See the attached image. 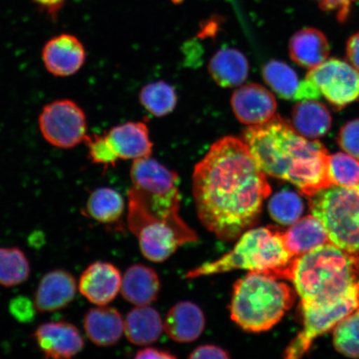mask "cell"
<instances>
[{"label": "cell", "instance_id": "obj_1", "mask_svg": "<svg viewBox=\"0 0 359 359\" xmlns=\"http://www.w3.org/2000/svg\"><path fill=\"white\" fill-rule=\"evenodd\" d=\"M192 188L200 222L226 242L257 223L271 192L245 143L232 136L219 139L196 165Z\"/></svg>", "mask_w": 359, "mask_h": 359}, {"label": "cell", "instance_id": "obj_2", "mask_svg": "<svg viewBox=\"0 0 359 359\" xmlns=\"http://www.w3.org/2000/svg\"><path fill=\"white\" fill-rule=\"evenodd\" d=\"M128 191V222L142 253L163 262L178 247L197 241L180 215L181 194L176 172L151 157L133 161Z\"/></svg>", "mask_w": 359, "mask_h": 359}, {"label": "cell", "instance_id": "obj_3", "mask_svg": "<svg viewBox=\"0 0 359 359\" xmlns=\"http://www.w3.org/2000/svg\"><path fill=\"white\" fill-rule=\"evenodd\" d=\"M241 139L268 176L293 184L309 197L331 187L325 147L302 136L280 116L276 115L262 124L249 126Z\"/></svg>", "mask_w": 359, "mask_h": 359}, {"label": "cell", "instance_id": "obj_4", "mask_svg": "<svg viewBox=\"0 0 359 359\" xmlns=\"http://www.w3.org/2000/svg\"><path fill=\"white\" fill-rule=\"evenodd\" d=\"M288 280L293 283L302 304L335 302L359 289V255L329 242L296 257Z\"/></svg>", "mask_w": 359, "mask_h": 359}, {"label": "cell", "instance_id": "obj_5", "mask_svg": "<svg viewBox=\"0 0 359 359\" xmlns=\"http://www.w3.org/2000/svg\"><path fill=\"white\" fill-rule=\"evenodd\" d=\"M230 252L215 262L201 264L187 272V279L245 269L277 279L288 280L295 258L286 248L283 232L276 227L250 228L237 239Z\"/></svg>", "mask_w": 359, "mask_h": 359}, {"label": "cell", "instance_id": "obj_6", "mask_svg": "<svg viewBox=\"0 0 359 359\" xmlns=\"http://www.w3.org/2000/svg\"><path fill=\"white\" fill-rule=\"evenodd\" d=\"M294 299V290L277 278L249 272L233 287L231 320L245 331H267L281 320Z\"/></svg>", "mask_w": 359, "mask_h": 359}, {"label": "cell", "instance_id": "obj_7", "mask_svg": "<svg viewBox=\"0 0 359 359\" xmlns=\"http://www.w3.org/2000/svg\"><path fill=\"white\" fill-rule=\"evenodd\" d=\"M309 198L312 215L325 226L330 243L359 255V184L331 186Z\"/></svg>", "mask_w": 359, "mask_h": 359}, {"label": "cell", "instance_id": "obj_8", "mask_svg": "<svg viewBox=\"0 0 359 359\" xmlns=\"http://www.w3.org/2000/svg\"><path fill=\"white\" fill-rule=\"evenodd\" d=\"M84 142L88 159L105 168L114 167L119 160L151 157L154 147L147 125L132 122L116 126L103 135H88Z\"/></svg>", "mask_w": 359, "mask_h": 359}, {"label": "cell", "instance_id": "obj_9", "mask_svg": "<svg viewBox=\"0 0 359 359\" xmlns=\"http://www.w3.org/2000/svg\"><path fill=\"white\" fill-rule=\"evenodd\" d=\"M38 123L44 140L60 149H73L88 135L85 111L69 98L48 102L40 112Z\"/></svg>", "mask_w": 359, "mask_h": 359}, {"label": "cell", "instance_id": "obj_10", "mask_svg": "<svg viewBox=\"0 0 359 359\" xmlns=\"http://www.w3.org/2000/svg\"><path fill=\"white\" fill-rule=\"evenodd\" d=\"M359 309V289L346 297L326 304H302L303 330L285 350V358L297 359L308 351L313 340L333 329L341 320Z\"/></svg>", "mask_w": 359, "mask_h": 359}, {"label": "cell", "instance_id": "obj_11", "mask_svg": "<svg viewBox=\"0 0 359 359\" xmlns=\"http://www.w3.org/2000/svg\"><path fill=\"white\" fill-rule=\"evenodd\" d=\"M306 79L337 109L359 100V71L347 62L331 58L309 70Z\"/></svg>", "mask_w": 359, "mask_h": 359}, {"label": "cell", "instance_id": "obj_12", "mask_svg": "<svg viewBox=\"0 0 359 359\" xmlns=\"http://www.w3.org/2000/svg\"><path fill=\"white\" fill-rule=\"evenodd\" d=\"M86 49L74 34L53 36L44 43L41 57L45 69L57 78H69L79 73L86 62Z\"/></svg>", "mask_w": 359, "mask_h": 359}, {"label": "cell", "instance_id": "obj_13", "mask_svg": "<svg viewBox=\"0 0 359 359\" xmlns=\"http://www.w3.org/2000/svg\"><path fill=\"white\" fill-rule=\"evenodd\" d=\"M33 338L47 358H71L84 348V340L78 327L66 321L43 323L36 329Z\"/></svg>", "mask_w": 359, "mask_h": 359}, {"label": "cell", "instance_id": "obj_14", "mask_svg": "<svg viewBox=\"0 0 359 359\" xmlns=\"http://www.w3.org/2000/svg\"><path fill=\"white\" fill-rule=\"evenodd\" d=\"M231 106L236 118L248 126L268 122L276 116L277 109L275 96L257 83L236 89L231 97Z\"/></svg>", "mask_w": 359, "mask_h": 359}, {"label": "cell", "instance_id": "obj_15", "mask_svg": "<svg viewBox=\"0 0 359 359\" xmlns=\"http://www.w3.org/2000/svg\"><path fill=\"white\" fill-rule=\"evenodd\" d=\"M123 277L109 262H94L80 276L79 290L89 302L101 306L114 300L121 290Z\"/></svg>", "mask_w": 359, "mask_h": 359}, {"label": "cell", "instance_id": "obj_16", "mask_svg": "<svg viewBox=\"0 0 359 359\" xmlns=\"http://www.w3.org/2000/svg\"><path fill=\"white\" fill-rule=\"evenodd\" d=\"M77 281L69 271L57 269L49 271L39 281L34 294V304L40 313H53L65 309L77 294Z\"/></svg>", "mask_w": 359, "mask_h": 359}, {"label": "cell", "instance_id": "obj_17", "mask_svg": "<svg viewBox=\"0 0 359 359\" xmlns=\"http://www.w3.org/2000/svg\"><path fill=\"white\" fill-rule=\"evenodd\" d=\"M263 77L278 96L285 100H317L321 94L311 81L299 80L296 72L285 62L272 60L263 69Z\"/></svg>", "mask_w": 359, "mask_h": 359}, {"label": "cell", "instance_id": "obj_18", "mask_svg": "<svg viewBox=\"0 0 359 359\" xmlns=\"http://www.w3.org/2000/svg\"><path fill=\"white\" fill-rule=\"evenodd\" d=\"M83 327L92 343L98 347H110L122 338L124 320L116 309L101 305L85 314Z\"/></svg>", "mask_w": 359, "mask_h": 359}, {"label": "cell", "instance_id": "obj_19", "mask_svg": "<svg viewBox=\"0 0 359 359\" xmlns=\"http://www.w3.org/2000/svg\"><path fill=\"white\" fill-rule=\"evenodd\" d=\"M205 318L199 306L182 302L170 309L164 322V330L177 343H191L203 333Z\"/></svg>", "mask_w": 359, "mask_h": 359}, {"label": "cell", "instance_id": "obj_20", "mask_svg": "<svg viewBox=\"0 0 359 359\" xmlns=\"http://www.w3.org/2000/svg\"><path fill=\"white\" fill-rule=\"evenodd\" d=\"M160 289L159 277L154 269L134 264L124 273L120 291L127 302L140 306L154 303Z\"/></svg>", "mask_w": 359, "mask_h": 359}, {"label": "cell", "instance_id": "obj_21", "mask_svg": "<svg viewBox=\"0 0 359 359\" xmlns=\"http://www.w3.org/2000/svg\"><path fill=\"white\" fill-rule=\"evenodd\" d=\"M290 55L299 66L312 69L326 61L330 46L326 36L313 28L299 30L289 45Z\"/></svg>", "mask_w": 359, "mask_h": 359}, {"label": "cell", "instance_id": "obj_22", "mask_svg": "<svg viewBox=\"0 0 359 359\" xmlns=\"http://www.w3.org/2000/svg\"><path fill=\"white\" fill-rule=\"evenodd\" d=\"M164 331V322L155 309L149 305L135 307L124 320V334L138 346L154 344Z\"/></svg>", "mask_w": 359, "mask_h": 359}, {"label": "cell", "instance_id": "obj_23", "mask_svg": "<svg viewBox=\"0 0 359 359\" xmlns=\"http://www.w3.org/2000/svg\"><path fill=\"white\" fill-rule=\"evenodd\" d=\"M208 70L218 86L224 88L240 87L249 74V62L235 48H223L210 61Z\"/></svg>", "mask_w": 359, "mask_h": 359}, {"label": "cell", "instance_id": "obj_24", "mask_svg": "<svg viewBox=\"0 0 359 359\" xmlns=\"http://www.w3.org/2000/svg\"><path fill=\"white\" fill-rule=\"evenodd\" d=\"M283 238L286 248L294 257L330 242L325 226L313 215L291 224L288 230L283 232Z\"/></svg>", "mask_w": 359, "mask_h": 359}, {"label": "cell", "instance_id": "obj_25", "mask_svg": "<svg viewBox=\"0 0 359 359\" xmlns=\"http://www.w3.org/2000/svg\"><path fill=\"white\" fill-rule=\"evenodd\" d=\"M291 124L302 136L313 140L324 137L330 131L332 116L321 102L300 101L292 111Z\"/></svg>", "mask_w": 359, "mask_h": 359}, {"label": "cell", "instance_id": "obj_26", "mask_svg": "<svg viewBox=\"0 0 359 359\" xmlns=\"http://www.w3.org/2000/svg\"><path fill=\"white\" fill-rule=\"evenodd\" d=\"M124 208V201L119 192L109 187H100L90 194L86 213L94 221L111 224L122 217Z\"/></svg>", "mask_w": 359, "mask_h": 359}, {"label": "cell", "instance_id": "obj_27", "mask_svg": "<svg viewBox=\"0 0 359 359\" xmlns=\"http://www.w3.org/2000/svg\"><path fill=\"white\" fill-rule=\"evenodd\" d=\"M30 263L18 247H0V285L11 288L28 280Z\"/></svg>", "mask_w": 359, "mask_h": 359}, {"label": "cell", "instance_id": "obj_28", "mask_svg": "<svg viewBox=\"0 0 359 359\" xmlns=\"http://www.w3.org/2000/svg\"><path fill=\"white\" fill-rule=\"evenodd\" d=\"M142 105L156 116H167L177 106V96L174 88L164 81H157L146 85L141 90Z\"/></svg>", "mask_w": 359, "mask_h": 359}, {"label": "cell", "instance_id": "obj_29", "mask_svg": "<svg viewBox=\"0 0 359 359\" xmlns=\"http://www.w3.org/2000/svg\"><path fill=\"white\" fill-rule=\"evenodd\" d=\"M268 209L269 215L276 222L291 226L302 217L304 204L297 193L284 190L272 196Z\"/></svg>", "mask_w": 359, "mask_h": 359}, {"label": "cell", "instance_id": "obj_30", "mask_svg": "<svg viewBox=\"0 0 359 359\" xmlns=\"http://www.w3.org/2000/svg\"><path fill=\"white\" fill-rule=\"evenodd\" d=\"M327 177L331 186L358 185L359 184V159L342 152L329 155Z\"/></svg>", "mask_w": 359, "mask_h": 359}, {"label": "cell", "instance_id": "obj_31", "mask_svg": "<svg viewBox=\"0 0 359 359\" xmlns=\"http://www.w3.org/2000/svg\"><path fill=\"white\" fill-rule=\"evenodd\" d=\"M334 345L344 355L359 358V309L334 327Z\"/></svg>", "mask_w": 359, "mask_h": 359}, {"label": "cell", "instance_id": "obj_32", "mask_svg": "<svg viewBox=\"0 0 359 359\" xmlns=\"http://www.w3.org/2000/svg\"><path fill=\"white\" fill-rule=\"evenodd\" d=\"M337 141L344 151L359 159V119L345 124L340 129Z\"/></svg>", "mask_w": 359, "mask_h": 359}, {"label": "cell", "instance_id": "obj_33", "mask_svg": "<svg viewBox=\"0 0 359 359\" xmlns=\"http://www.w3.org/2000/svg\"><path fill=\"white\" fill-rule=\"evenodd\" d=\"M8 311L15 320L22 324H28L34 321L38 312L34 300L22 295L11 299L8 304Z\"/></svg>", "mask_w": 359, "mask_h": 359}, {"label": "cell", "instance_id": "obj_34", "mask_svg": "<svg viewBox=\"0 0 359 359\" xmlns=\"http://www.w3.org/2000/svg\"><path fill=\"white\" fill-rule=\"evenodd\" d=\"M322 10L325 11H334L339 21L347 19L350 6L354 0H314Z\"/></svg>", "mask_w": 359, "mask_h": 359}, {"label": "cell", "instance_id": "obj_35", "mask_svg": "<svg viewBox=\"0 0 359 359\" xmlns=\"http://www.w3.org/2000/svg\"><path fill=\"white\" fill-rule=\"evenodd\" d=\"M229 353L217 345L205 344L193 350L189 358H229Z\"/></svg>", "mask_w": 359, "mask_h": 359}, {"label": "cell", "instance_id": "obj_36", "mask_svg": "<svg viewBox=\"0 0 359 359\" xmlns=\"http://www.w3.org/2000/svg\"><path fill=\"white\" fill-rule=\"evenodd\" d=\"M32 1L51 20H56L62 8L65 7L67 0H32Z\"/></svg>", "mask_w": 359, "mask_h": 359}, {"label": "cell", "instance_id": "obj_37", "mask_svg": "<svg viewBox=\"0 0 359 359\" xmlns=\"http://www.w3.org/2000/svg\"><path fill=\"white\" fill-rule=\"evenodd\" d=\"M346 53L349 62L359 71V32L348 39Z\"/></svg>", "mask_w": 359, "mask_h": 359}, {"label": "cell", "instance_id": "obj_38", "mask_svg": "<svg viewBox=\"0 0 359 359\" xmlns=\"http://www.w3.org/2000/svg\"><path fill=\"white\" fill-rule=\"evenodd\" d=\"M136 358H176L177 357L173 355L170 352L165 351V350L156 349L154 348H146L140 350L137 353V355L135 356Z\"/></svg>", "mask_w": 359, "mask_h": 359}]
</instances>
